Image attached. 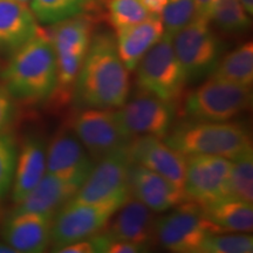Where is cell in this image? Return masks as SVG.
<instances>
[{"instance_id":"6da1fadb","label":"cell","mask_w":253,"mask_h":253,"mask_svg":"<svg viewBox=\"0 0 253 253\" xmlns=\"http://www.w3.org/2000/svg\"><path fill=\"white\" fill-rule=\"evenodd\" d=\"M130 82L128 69L110 33H97L79 71L73 100L84 108L116 109L128 100Z\"/></svg>"},{"instance_id":"7a4b0ae2","label":"cell","mask_w":253,"mask_h":253,"mask_svg":"<svg viewBox=\"0 0 253 253\" xmlns=\"http://www.w3.org/2000/svg\"><path fill=\"white\" fill-rule=\"evenodd\" d=\"M1 84L15 102H49L56 87V56L47 31L40 30L20 48L12 53Z\"/></svg>"},{"instance_id":"3957f363","label":"cell","mask_w":253,"mask_h":253,"mask_svg":"<svg viewBox=\"0 0 253 253\" xmlns=\"http://www.w3.org/2000/svg\"><path fill=\"white\" fill-rule=\"evenodd\" d=\"M164 142L184 156L208 155L235 160L252 149L251 136L237 122L183 121L170 129Z\"/></svg>"},{"instance_id":"277c9868","label":"cell","mask_w":253,"mask_h":253,"mask_svg":"<svg viewBox=\"0 0 253 253\" xmlns=\"http://www.w3.org/2000/svg\"><path fill=\"white\" fill-rule=\"evenodd\" d=\"M252 106L251 87L210 77L185 97L183 113L188 121L226 122Z\"/></svg>"},{"instance_id":"5b68a950","label":"cell","mask_w":253,"mask_h":253,"mask_svg":"<svg viewBox=\"0 0 253 253\" xmlns=\"http://www.w3.org/2000/svg\"><path fill=\"white\" fill-rule=\"evenodd\" d=\"M172 46L186 84L210 77L223 54V42L210 20L195 17L172 36Z\"/></svg>"},{"instance_id":"8992f818","label":"cell","mask_w":253,"mask_h":253,"mask_svg":"<svg viewBox=\"0 0 253 253\" xmlns=\"http://www.w3.org/2000/svg\"><path fill=\"white\" fill-rule=\"evenodd\" d=\"M141 91L177 103L185 86V78L172 46V37L164 32L136 66Z\"/></svg>"},{"instance_id":"52a82bcc","label":"cell","mask_w":253,"mask_h":253,"mask_svg":"<svg viewBox=\"0 0 253 253\" xmlns=\"http://www.w3.org/2000/svg\"><path fill=\"white\" fill-rule=\"evenodd\" d=\"M219 232L223 231L207 219L201 205L191 201L183 202L156 220V239L175 253H199L205 239Z\"/></svg>"},{"instance_id":"ba28073f","label":"cell","mask_w":253,"mask_h":253,"mask_svg":"<svg viewBox=\"0 0 253 253\" xmlns=\"http://www.w3.org/2000/svg\"><path fill=\"white\" fill-rule=\"evenodd\" d=\"M130 166L126 148L100 158L72 201L108 204L120 209L131 195L129 189Z\"/></svg>"},{"instance_id":"9c48e42d","label":"cell","mask_w":253,"mask_h":253,"mask_svg":"<svg viewBox=\"0 0 253 253\" xmlns=\"http://www.w3.org/2000/svg\"><path fill=\"white\" fill-rule=\"evenodd\" d=\"M176 103L142 91L114 110L116 122L130 140L142 136L163 138L173 126Z\"/></svg>"},{"instance_id":"30bf717a","label":"cell","mask_w":253,"mask_h":253,"mask_svg":"<svg viewBox=\"0 0 253 253\" xmlns=\"http://www.w3.org/2000/svg\"><path fill=\"white\" fill-rule=\"evenodd\" d=\"M118 210L113 205L88 204L71 199L53 216V251L101 232Z\"/></svg>"},{"instance_id":"8fae6325","label":"cell","mask_w":253,"mask_h":253,"mask_svg":"<svg viewBox=\"0 0 253 253\" xmlns=\"http://www.w3.org/2000/svg\"><path fill=\"white\" fill-rule=\"evenodd\" d=\"M232 161L219 156H186L183 190L188 201L207 205L229 197Z\"/></svg>"},{"instance_id":"7c38bea8","label":"cell","mask_w":253,"mask_h":253,"mask_svg":"<svg viewBox=\"0 0 253 253\" xmlns=\"http://www.w3.org/2000/svg\"><path fill=\"white\" fill-rule=\"evenodd\" d=\"M69 126L95 162L110 153L125 149L131 141L120 129L110 109L84 108L75 114Z\"/></svg>"},{"instance_id":"4fadbf2b","label":"cell","mask_w":253,"mask_h":253,"mask_svg":"<svg viewBox=\"0 0 253 253\" xmlns=\"http://www.w3.org/2000/svg\"><path fill=\"white\" fill-rule=\"evenodd\" d=\"M95 160L90 156L71 126H65L47 145L46 172L56 175L79 189L93 170Z\"/></svg>"},{"instance_id":"5bb4252c","label":"cell","mask_w":253,"mask_h":253,"mask_svg":"<svg viewBox=\"0 0 253 253\" xmlns=\"http://www.w3.org/2000/svg\"><path fill=\"white\" fill-rule=\"evenodd\" d=\"M126 154L131 163L160 173L183 189L186 156L167 144L163 138L154 136L132 138L126 147Z\"/></svg>"},{"instance_id":"9a60e30c","label":"cell","mask_w":253,"mask_h":253,"mask_svg":"<svg viewBox=\"0 0 253 253\" xmlns=\"http://www.w3.org/2000/svg\"><path fill=\"white\" fill-rule=\"evenodd\" d=\"M116 212L115 218L109 220L104 230L101 231L110 244L131 242L148 249L154 244L156 240V220L147 205L130 195Z\"/></svg>"},{"instance_id":"2e32d148","label":"cell","mask_w":253,"mask_h":253,"mask_svg":"<svg viewBox=\"0 0 253 253\" xmlns=\"http://www.w3.org/2000/svg\"><path fill=\"white\" fill-rule=\"evenodd\" d=\"M52 214L11 212L1 226L5 243L18 253H40L50 244Z\"/></svg>"},{"instance_id":"e0dca14e","label":"cell","mask_w":253,"mask_h":253,"mask_svg":"<svg viewBox=\"0 0 253 253\" xmlns=\"http://www.w3.org/2000/svg\"><path fill=\"white\" fill-rule=\"evenodd\" d=\"M129 189L131 196L153 212H164L188 201L182 188L160 173L134 163L129 170Z\"/></svg>"},{"instance_id":"ac0fdd59","label":"cell","mask_w":253,"mask_h":253,"mask_svg":"<svg viewBox=\"0 0 253 253\" xmlns=\"http://www.w3.org/2000/svg\"><path fill=\"white\" fill-rule=\"evenodd\" d=\"M47 144L41 136L31 134L18 148L17 164L12 183V201L17 205L38 185L46 172Z\"/></svg>"},{"instance_id":"d6986e66","label":"cell","mask_w":253,"mask_h":253,"mask_svg":"<svg viewBox=\"0 0 253 253\" xmlns=\"http://www.w3.org/2000/svg\"><path fill=\"white\" fill-rule=\"evenodd\" d=\"M40 30L27 4L0 0V50L13 53Z\"/></svg>"},{"instance_id":"ffe728a7","label":"cell","mask_w":253,"mask_h":253,"mask_svg":"<svg viewBox=\"0 0 253 253\" xmlns=\"http://www.w3.org/2000/svg\"><path fill=\"white\" fill-rule=\"evenodd\" d=\"M164 34L161 17L150 15L141 23L116 32V46L120 58L128 72H134L145 53Z\"/></svg>"},{"instance_id":"44dd1931","label":"cell","mask_w":253,"mask_h":253,"mask_svg":"<svg viewBox=\"0 0 253 253\" xmlns=\"http://www.w3.org/2000/svg\"><path fill=\"white\" fill-rule=\"evenodd\" d=\"M77 191V186L66 179L45 172L36 188L17 204L12 212H36L54 216L60 208L71 201Z\"/></svg>"},{"instance_id":"7402d4cb","label":"cell","mask_w":253,"mask_h":253,"mask_svg":"<svg viewBox=\"0 0 253 253\" xmlns=\"http://www.w3.org/2000/svg\"><path fill=\"white\" fill-rule=\"evenodd\" d=\"M204 216L223 232H251L253 229L252 203L225 197L202 205Z\"/></svg>"},{"instance_id":"603a6c76","label":"cell","mask_w":253,"mask_h":253,"mask_svg":"<svg viewBox=\"0 0 253 253\" xmlns=\"http://www.w3.org/2000/svg\"><path fill=\"white\" fill-rule=\"evenodd\" d=\"M94 23V18L84 12L52 25L47 33L52 40L55 53L75 47H89Z\"/></svg>"},{"instance_id":"cb8c5ba5","label":"cell","mask_w":253,"mask_h":253,"mask_svg":"<svg viewBox=\"0 0 253 253\" xmlns=\"http://www.w3.org/2000/svg\"><path fill=\"white\" fill-rule=\"evenodd\" d=\"M210 77L220 80L251 87L253 82V43H243L220 59Z\"/></svg>"},{"instance_id":"d4e9b609","label":"cell","mask_w":253,"mask_h":253,"mask_svg":"<svg viewBox=\"0 0 253 253\" xmlns=\"http://www.w3.org/2000/svg\"><path fill=\"white\" fill-rule=\"evenodd\" d=\"M31 11L37 21L43 25H54L75 17L87 9L86 0H30Z\"/></svg>"},{"instance_id":"484cf974","label":"cell","mask_w":253,"mask_h":253,"mask_svg":"<svg viewBox=\"0 0 253 253\" xmlns=\"http://www.w3.org/2000/svg\"><path fill=\"white\" fill-rule=\"evenodd\" d=\"M229 197L248 203L253 202V149L232 160Z\"/></svg>"},{"instance_id":"4316f807","label":"cell","mask_w":253,"mask_h":253,"mask_svg":"<svg viewBox=\"0 0 253 253\" xmlns=\"http://www.w3.org/2000/svg\"><path fill=\"white\" fill-rule=\"evenodd\" d=\"M107 20L116 32L150 17L140 0H106Z\"/></svg>"},{"instance_id":"83f0119b","label":"cell","mask_w":253,"mask_h":253,"mask_svg":"<svg viewBox=\"0 0 253 253\" xmlns=\"http://www.w3.org/2000/svg\"><path fill=\"white\" fill-rule=\"evenodd\" d=\"M211 20L226 33H242L250 26L249 14L240 0H214Z\"/></svg>"},{"instance_id":"f1b7e54d","label":"cell","mask_w":253,"mask_h":253,"mask_svg":"<svg viewBox=\"0 0 253 253\" xmlns=\"http://www.w3.org/2000/svg\"><path fill=\"white\" fill-rule=\"evenodd\" d=\"M253 237L244 232L232 235L213 233L202 245L199 253H252Z\"/></svg>"},{"instance_id":"f546056e","label":"cell","mask_w":253,"mask_h":253,"mask_svg":"<svg viewBox=\"0 0 253 253\" xmlns=\"http://www.w3.org/2000/svg\"><path fill=\"white\" fill-rule=\"evenodd\" d=\"M18 157V144L11 132H0V202L12 188L15 164Z\"/></svg>"},{"instance_id":"4dcf8cb0","label":"cell","mask_w":253,"mask_h":253,"mask_svg":"<svg viewBox=\"0 0 253 253\" xmlns=\"http://www.w3.org/2000/svg\"><path fill=\"white\" fill-rule=\"evenodd\" d=\"M196 15L195 0H168L161 19L164 32L173 36L186 26Z\"/></svg>"},{"instance_id":"1f68e13d","label":"cell","mask_w":253,"mask_h":253,"mask_svg":"<svg viewBox=\"0 0 253 253\" xmlns=\"http://www.w3.org/2000/svg\"><path fill=\"white\" fill-rule=\"evenodd\" d=\"M110 243L102 232L63 246L56 252L60 253H107Z\"/></svg>"},{"instance_id":"d6a6232c","label":"cell","mask_w":253,"mask_h":253,"mask_svg":"<svg viewBox=\"0 0 253 253\" xmlns=\"http://www.w3.org/2000/svg\"><path fill=\"white\" fill-rule=\"evenodd\" d=\"M15 112V101L2 84H0V132L7 131L9 126L14 121Z\"/></svg>"},{"instance_id":"836d02e7","label":"cell","mask_w":253,"mask_h":253,"mask_svg":"<svg viewBox=\"0 0 253 253\" xmlns=\"http://www.w3.org/2000/svg\"><path fill=\"white\" fill-rule=\"evenodd\" d=\"M148 251L147 246L131 242H115L109 245L107 253H141Z\"/></svg>"},{"instance_id":"e575fe53","label":"cell","mask_w":253,"mask_h":253,"mask_svg":"<svg viewBox=\"0 0 253 253\" xmlns=\"http://www.w3.org/2000/svg\"><path fill=\"white\" fill-rule=\"evenodd\" d=\"M214 0H195L196 15L195 17L207 19L211 21L213 12Z\"/></svg>"},{"instance_id":"d590c367","label":"cell","mask_w":253,"mask_h":253,"mask_svg":"<svg viewBox=\"0 0 253 253\" xmlns=\"http://www.w3.org/2000/svg\"><path fill=\"white\" fill-rule=\"evenodd\" d=\"M148 13L155 17H161L164 7H166L168 0H140Z\"/></svg>"},{"instance_id":"8d00e7d4","label":"cell","mask_w":253,"mask_h":253,"mask_svg":"<svg viewBox=\"0 0 253 253\" xmlns=\"http://www.w3.org/2000/svg\"><path fill=\"white\" fill-rule=\"evenodd\" d=\"M242 1V5L244 9L246 11V13L249 15L253 14V0H240Z\"/></svg>"},{"instance_id":"74e56055","label":"cell","mask_w":253,"mask_h":253,"mask_svg":"<svg viewBox=\"0 0 253 253\" xmlns=\"http://www.w3.org/2000/svg\"><path fill=\"white\" fill-rule=\"evenodd\" d=\"M0 253H18L15 250L9 246L7 243H0Z\"/></svg>"},{"instance_id":"f35d334b","label":"cell","mask_w":253,"mask_h":253,"mask_svg":"<svg viewBox=\"0 0 253 253\" xmlns=\"http://www.w3.org/2000/svg\"><path fill=\"white\" fill-rule=\"evenodd\" d=\"M86 2H87V9H86V12L88 11V9H95L97 7V4H99V1H97V0H86Z\"/></svg>"},{"instance_id":"ab89813d","label":"cell","mask_w":253,"mask_h":253,"mask_svg":"<svg viewBox=\"0 0 253 253\" xmlns=\"http://www.w3.org/2000/svg\"><path fill=\"white\" fill-rule=\"evenodd\" d=\"M18 1H20V2H24V4H27V2L30 1V0H18Z\"/></svg>"},{"instance_id":"60d3db41","label":"cell","mask_w":253,"mask_h":253,"mask_svg":"<svg viewBox=\"0 0 253 253\" xmlns=\"http://www.w3.org/2000/svg\"><path fill=\"white\" fill-rule=\"evenodd\" d=\"M97 1H100V0H97Z\"/></svg>"}]
</instances>
